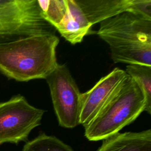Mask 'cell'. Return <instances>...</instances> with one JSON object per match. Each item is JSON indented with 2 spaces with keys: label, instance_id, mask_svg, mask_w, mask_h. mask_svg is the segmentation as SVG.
Listing matches in <instances>:
<instances>
[{
  "label": "cell",
  "instance_id": "1",
  "mask_svg": "<svg viewBox=\"0 0 151 151\" xmlns=\"http://www.w3.org/2000/svg\"><path fill=\"white\" fill-rule=\"evenodd\" d=\"M55 34L38 35L0 44V73L9 79H46L58 64Z\"/></svg>",
  "mask_w": 151,
  "mask_h": 151
},
{
  "label": "cell",
  "instance_id": "2",
  "mask_svg": "<svg viewBox=\"0 0 151 151\" xmlns=\"http://www.w3.org/2000/svg\"><path fill=\"white\" fill-rule=\"evenodd\" d=\"M97 34L115 63L151 65V19L123 12L100 22Z\"/></svg>",
  "mask_w": 151,
  "mask_h": 151
},
{
  "label": "cell",
  "instance_id": "3",
  "mask_svg": "<svg viewBox=\"0 0 151 151\" xmlns=\"http://www.w3.org/2000/svg\"><path fill=\"white\" fill-rule=\"evenodd\" d=\"M146 109L144 94L129 75L94 118L84 126L90 141L103 140L133 123Z\"/></svg>",
  "mask_w": 151,
  "mask_h": 151
},
{
  "label": "cell",
  "instance_id": "4",
  "mask_svg": "<svg viewBox=\"0 0 151 151\" xmlns=\"http://www.w3.org/2000/svg\"><path fill=\"white\" fill-rule=\"evenodd\" d=\"M55 31L42 17L37 0H0V44Z\"/></svg>",
  "mask_w": 151,
  "mask_h": 151
},
{
  "label": "cell",
  "instance_id": "5",
  "mask_svg": "<svg viewBox=\"0 0 151 151\" xmlns=\"http://www.w3.org/2000/svg\"><path fill=\"white\" fill-rule=\"evenodd\" d=\"M44 112L21 94L0 102V146L27 142L31 132L40 125Z\"/></svg>",
  "mask_w": 151,
  "mask_h": 151
},
{
  "label": "cell",
  "instance_id": "6",
  "mask_svg": "<svg viewBox=\"0 0 151 151\" xmlns=\"http://www.w3.org/2000/svg\"><path fill=\"white\" fill-rule=\"evenodd\" d=\"M45 80L59 125L70 129L80 124L81 93L66 65L58 63Z\"/></svg>",
  "mask_w": 151,
  "mask_h": 151
},
{
  "label": "cell",
  "instance_id": "7",
  "mask_svg": "<svg viewBox=\"0 0 151 151\" xmlns=\"http://www.w3.org/2000/svg\"><path fill=\"white\" fill-rule=\"evenodd\" d=\"M126 75L124 70L116 67L100 79L91 88L81 93L80 124L84 127L94 118Z\"/></svg>",
  "mask_w": 151,
  "mask_h": 151
},
{
  "label": "cell",
  "instance_id": "8",
  "mask_svg": "<svg viewBox=\"0 0 151 151\" xmlns=\"http://www.w3.org/2000/svg\"><path fill=\"white\" fill-rule=\"evenodd\" d=\"M91 25L123 12L151 19V0H76Z\"/></svg>",
  "mask_w": 151,
  "mask_h": 151
},
{
  "label": "cell",
  "instance_id": "9",
  "mask_svg": "<svg viewBox=\"0 0 151 151\" xmlns=\"http://www.w3.org/2000/svg\"><path fill=\"white\" fill-rule=\"evenodd\" d=\"M66 14L55 28L67 41L76 44L93 32L92 25L76 0H66Z\"/></svg>",
  "mask_w": 151,
  "mask_h": 151
},
{
  "label": "cell",
  "instance_id": "10",
  "mask_svg": "<svg viewBox=\"0 0 151 151\" xmlns=\"http://www.w3.org/2000/svg\"><path fill=\"white\" fill-rule=\"evenodd\" d=\"M97 151H151V130L117 133L103 140Z\"/></svg>",
  "mask_w": 151,
  "mask_h": 151
},
{
  "label": "cell",
  "instance_id": "11",
  "mask_svg": "<svg viewBox=\"0 0 151 151\" xmlns=\"http://www.w3.org/2000/svg\"><path fill=\"white\" fill-rule=\"evenodd\" d=\"M126 73L132 77L142 90L146 101L145 111L151 113V65L128 64Z\"/></svg>",
  "mask_w": 151,
  "mask_h": 151
},
{
  "label": "cell",
  "instance_id": "12",
  "mask_svg": "<svg viewBox=\"0 0 151 151\" xmlns=\"http://www.w3.org/2000/svg\"><path fill=\"white\" fill-rule=\"evenodd\" d=\"M22 151H74L68 145L54 136L41 133L27 142Z\"/></svg>",
  "mask_w": 151,
  "mask_h": 151
},
{
  "label": "cell",
  "instance_id": "13",
  "mask_svg": "<svg viewBox=\"0 0 151 151\" xmlns=\"http://www.w3.org/2000/svg\"><path fill=\"white\" fill-rule=\"evenodd\" d=\"M42 17L54 28L67 12L66 0H37Z\"/></svg>",
  "mask_w": 151,
  "mask_h": 151
}]
</instances>
